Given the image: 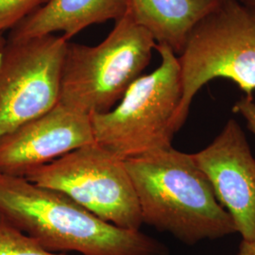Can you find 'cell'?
<instances>
[{"label": "cell", "mask_w": 255, "mask_h": 255, "mask_svg": "<svg viewBox=\"0 0 255 255\" xmlns=\"http://www.w3.org/2000/svg\"><path fill=\"white\" fill-rule=\"evenodd\" d=\"M0 216L51 253L82 255H169L140 230L119 228L63 193L23 177L0 174Z\"/></svg>", "instance_id": "cell-1"}, {"label": "cell", "mask_w": 255, "mask_h": 255, "mask_svg": "<svg viewBox=\"0 0 255 255\" xmlns=\"http://www.w3.org/2000/svg\"><path fill=\"white\" fill-rule=\"evenodd\" d=\"M143 224L172 235L186 245L237 233L207 177L192 154L173 146L125 161Z\"/></svg>", "instance_id": "cell-2"}, {"label": "cell", "mask_w": 255, "mask_h": 255, "mask_svg": "<svg viewBox=\"0 0 255 255\" xmlns=\"http://www.w3.org/2000/svg\"><path fill=\"white\" fill-rule=\"evenodd\" d=\"M155 46L129 11L98 46L68 43L59 103L89 116L109 112L149 64Z\"/></svg>", "instance_id": "cell-3"}, {"label": "cell", "mask_w": 255, "mask_h": 255, "mask_svg": "<svg viewBox=\"0 0 255 255\" xmlns=\"http://www.w3.org/2000/svg\"><path fill=\"white\" fill-rule=\"evenodd\" d=\"M182 99L174 119L179 131L198 92L215 79H228L247 97L255 91V11L239 0H219L193 27L178 55Z\"/></svg>", "instance_id": "cell-4"}, {"label": "cell", "mask_w": 255, "mask_h": 255, "mask_svg": "<svg viewBox=\"0 0 255 255\" xmlns=\"http://www.w3.org/2000/svg\"><path fill=\"white\" fill-rule=\"evenodd\" d=\"M155 50L161 64L154 71L140 76L109 112L90 116L95 143L124 161L172 146L180 66L168 46L156 44Z\"/></svg>", "instance_id": "cell-5"}, {"label": "cell", "mask_w": 255, "mask_h": 255, "mask_svg": "<svg viewBox=\"0 0 255 255\" xmlns=\"http://www.w3.org/2000/svg\"><path fill=\"white\" fill-rule=\"evenodd\" d=\"M61 192L98 218L127 230H140L141 211L125 161L97 143L77 148L24 177Z\"/></svg>", "instance_id": "cell-6"}, {"label": "cell", "mask_w": 255, "mask_h": 255, "mask_svg": "<svg viewBox=\"0 0 255 255\" xmlns=\"http://www.w3.org/2000/svg\"><path fill=\"white\" fill-rule=\"evenodd\" d=\"M67 44L54 34L6 39L0 48V137L59 103Z\"/></svg>", "instance_id": "cell-7"}, {"label": "cell", "mask_w": 255, "mask_h": 255, "mask_svg": "<svg viewBox=\"0 0 255 255\" xmlns=\"http://www.w3.org/2000/svg\"><path fill=\"white\" fill-rule=\"evenodd\" d=\"M192 156L237 233L243 240H255V159L237 120H228L209 146Z\"/></svg>", "instance_id": "cell-8"}, {"label": "cell", "mask_w": 255, "mask_h": 255, "mask_svg": "<svg viewBox=\"0 0 255 255\" xmlns=\"http://www.w3.org/2000/svg\"><path fill=\"white\" fill-rule=\"evenodd\" d=\"M92 143L91 117L58 103L0 137V174L24 178L37 167Z\"/></svg>", "instance_id": "cell-9"}, {"label": "cell", "mask_w": 255, "mask_h": 255, "mask_svg": "<svg viewBox=\"0 0 255 255\" xmlns=\"http://www.w3.org/2000/svg\"><path fill=\"white\" fill-rule=\"evenodd\" d=\"M128 0H48L9 31L8 40H25L63 32L65 40L95 24L126 15Z\"/></svg>", "instance_id": "cell-10"}, {"label": "cell", "mask_w": 255, "mask_h": 255, "mask_svg": "<svg viewBox=\"0 0 255 255\" xmlns=\"http://www.w3.org/2000/svg\"><path fill=\"white\" fill-rule=\"evenodd\" d=\"M219 0H128V11L157 45L180 55L193 27Z\"/></svg>", "instance_id": "cell-11"}, {"label": "cell", "mask_w": 255, "mask_h": 255, "mask_svg": "<svg viewBox=\"0 0 255 255\" xmlns=\"http://www.w3.org/2000/svg\"><path fill=\"white\" fill-rule=\"evenodd\" d=\"M0 255H64L51 253L0 216Z\"/></svg>", "instance_id": "cell-12"}, {"label": "cell", "mask_w": 255, "mask_h": 255, "mask_svg": "<svg viewBox=\"0 0 255 255\" xmlns=\"http://www.w3.org/2000/svg\"><path fill=\"white\" fill-rule=\"evenodd\" d=\"M48 0H0V36Z\"/></svg>", "instance_id": "cell-13"}, {"label": "cell", "mask_w": 255, "mask_h": 255, "mask_svg": "<svg viewBox=\"0 0 255 255\" xmlns=\"http://www.w3.org/2000/svg\"><path fill=\"white\" fill-rule=\"evenodd\" d=\"M233 111L246 121L249 129L255 135V102L252 97H243L234 105Z\"/></svg>", "instance_id": "cell-14"}, {"label": "cell", "mask_w": 255, "mask_h": 255, "mask_svg": "<svg viewBox=\"0 0 255 255\" xmlns=\"http://www.w3.org/2000/svg\"><path fill=\"white\" fill-rule=\"evenodd\" d=\"M237 255H255V240L248 241L242 239Z\"/></svg>", "instance_id": "cell-15"}, {"label": "cell", "mask_w": 255, "mask_h": 255, "mask_svg": "<svg viewBox=\"0 0 255 255\" xmlns=\"http://www.w3.org/2000/svg\"><path fill=\"white\" fill-rule=\"evenodd\" d=\"M242 4H244L248 8L255 11V0H239Z\"/></svg>", "instance_id": "cell-16"}, {"label": "cell", "mask_w": 255, "mask_h": 255, "mask_svg": "<svg viewBox=\"0 0 255 255\" xmlns=\"http://www.w3.org/2000/svg\"><path fill=\"white\" fill-rule=\"evenodd\" d=\"M5 42H6V38H4L3 35H1V36H0V48L5 44Z\"/></svg>", "instance_id": "cell-17"}]
</instances>
